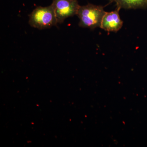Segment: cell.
Here are the masks:
<instances>
[{"label": "cell", "instance_id": "obj_1", "mask_svg": "<svg viewBox=\"0 0 147 147\" xmlns=\"http://www.w3.org/2000/svg\"><path fill=\"white\" fill-rule=\"evenodd\" d=\"M105 12L102 6L90 3L80 6L76 14L79 19V26L91 30L100 27Z\"/></svg>", "mask_w": 147, "mask_h": 147}, {"label": "cell", "instance_id": "obj_2", "mask_svg": "<svg viewBox=\"0 0 147 147\" xmlns=\"http://www.w3.org/2000/svg\"><path fill=\"white\" fill-rule=\"evenodd\" d=\"M29 25L39 30L50 28L57 25L55 11L52 5L36 7L29 15Z\"/></svg>", "mask_w": 147, "mask_h": 147}, {"label": "cell", "instance_id": "obj_3", "mask_svg": "<svg viewBox=\"0 0 147 147\" xmlns=\"http://www.w3.org/2000/svg\"><path fill=\"white\" fill-rule=\"evenodd\" d=\"M51 5L58 24H62L66 18L76 15L80 6L77 0H53Z\"/></svg>", "mask_w": 147, "mask_h": 147}, {"label": "cell", "instance_id": "obj_4", "mask_svg": "<svg viewBox=\"0 0 147 147\" xmlns=\"http://www.w3.org/2000/svg\"><path fill=\"white\" fill-rule=\"evenodd\" d=\"M120 9L117 7L115 10L106 12L101 21L100 28L108 32H117L123 26V21L121 19L119 12Z\"/></svg>", "mask_w": 147, "mask_h": 147}, {"label": "cell", "instance_id": "obj_5", "mask_svg": "<svg viewBox=\"0 0 147 147\" xmlns=\"http://www.w3.org/2000/svg\"><path fill=\"white\" fill-rule=\"evenodd\" d=\"M115 3L117 7L125 9H137L147 8V0H109Z\"/></svg>", "mask_w": 147, "mask_h": 147}]
</instances>
